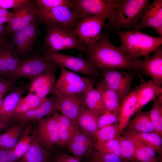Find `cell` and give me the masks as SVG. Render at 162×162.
<instances>
[{
	"mask_svg": "<svg viewBox=\"0 0 162 162\" xmlns=\"http://www.w3.org/2000/svg\"><path fill=\"white\" fill-rule=\"evenodd\" d=\"M86 46L87 60L96 69L137 71V60L130 58L112 44L108 34L102 35L97 43Z\"/></svg>",
	"mask_w": 162,
	"mask_h": 162,
	"instance_id": "6da1fadb",
	"label": "cell"
},
{
	"mask_svg": "<svg viewBox=\"0 0 162 162\" xmlns=\"http://www.w3.org/2000/svg\"><path fill=\"white\" fill-rule=\"evenodd\" d=\"M118 35L120 40L118 48L134 61L148 56L162 44V37H153L139 31L120 32Z\"/></svg>",
	"mask_w": 162,
	"mask_h": 162,
	"instance_id": "7a4b0ae2",
	"label": "cell"
},
{
	"mask_svg": "<svg viewBox=\"0 0 162 162\" xmlns=\"http://www.w3.org/2000/svg\"><path fill=\"white\" fill-rule=\"evenodd\" d=\"M72 29L56 25H46L44 44L47 51L58 52L75 49L85 52L86 46L80 41Z\"/></svg>",
	"mask_w": 162,
	"mask_h": 162,
	"instance_id": "3957f363",
	"label": "cell"
},
{
	"mask_svg": "<svg viewBox=\"0 0 162 162\" xmlns=\"http://www.w3.org/2000/svg\"><path fill=\"white\" fill-rule=\"evenodd\" d=\"M119 0H73L70 8L80 20L95 15L104 16L110 25L113 22Z\"/></svg>",
	"mask_w": 162,
	"mask_h": 162,
	"instance_id": "277c9868",
	"label": "cell"
},
{
	"mask_svg": "<svg viewBox=\"0 0 162 162\" xmlns=\"http://www.w3.org/2000/svg\"><path fill=\"white\" fill-rule=\"evenodd\" d=\"M149 3L148 0H119L110 25L117 29L131 30L138 22Z\"/></svg>",
	"mask_w": 162,
	"mask_h": 162,
	"instance_id": "5b68a950",
	"label": "cell"
},
{
	"mask_svg": "<svg viewBox=\"0 0 162 162\" xmlns=\"http://www.w3.org/2000/svg\"><path fill=\"white\" fill-rule=\"evenodd\" d=\"M59 77L53 89L59 94L71 97H79L91 86V81L74 72L61 67Z\"/></svg>",
	"mask_w": 162,
	"mask_h": 162,
	"instance_id": "8992f818",
	"label": "cell"
},
{
	"mask_svg": "<svg viewBox=\"0 0 162 162\" xmlns=\"http://www.w3.org/2000/svg\"><path fill=\"white\" fill-rule=\"evenodd\" d=\"M35 11L39 21L46 25H56L74 29L80 20L75 12L65 6H59L49 10L35 6Z\"/></svg>",
	"mask_w": 162,
	"mask_h": 162,
	"instance_id": "52a82bcc",
	"label": "cell"
},
{
	"mask_svg": "<svg viewBox=\"0 0 162 162\" xmlns=\"http://www.w3.org/2000/svg\"><path fill=\"white\" fill-rule=\"evenodd\" d=\"M44 57L47 61L59 66L68 68L73 72L85 75H101L100 72L87 60L80 57L74 56L56 52L47 51Z\"/></svg>",
	"mask_w": 162,
	"mask_h": 162,
	"instance_id": "ba28073f",
	"label": "cell"
},
{
	"mask_svg": "<svg viewBox=\"0 0 162 162\" xmlns=\"http://www.w3.org/2000/svg\"><path fill=\"white\" fill-rule=\"evenodd\" d=\"M106 18L101 15L90 16L80 20L73 33L86 46L98 42Z\"/></svg>",
	"mask_w": 162,
	"mask_h": 162,
	"instance_id": "9c48e42d",
	"label": "cell"
},
{
	"mask_svg": "<svg viewBox=\"0 0 162 162\" xmlns=\"http://www.w3.org/2000/svg\"><path fill=\"white\" fill-rule=\"evenodd\" d=\"M57 65L47 60L44 57H33L22 61L17 69L8 77L14 82L24 78L30 80L47 71L56 69Z\"/></svg>",
	"mask_w": 162,
	"mask_h": 162,
	"instance_id": "30bf717a",
	"label": "cell"
},
{
	"mask_svg": "<svg viewBox=\"0 0 162 162\" xmlns=\"http://www.w3.org/2000/svg\"><path fill=\"white\" fill-rule=\"evenodd\" d=\"M103 80L110 88L124 98L131 91V87L134 78L132 72L116 69H100Z\"/></svg>",
	"mask_w": 162,
	"mask_h": 162,
	"instance_id": "8fae6325",
	"label": "cell"
},
{
	"mask_svg": "<svg viewBox=\"0 0 162 162\" xmlns=\"http://www.w3.org/2000/svg\"><path fill=\"white\" fill-rule=\"evenodd\" d=\"M37 127L33 132L35 139L48 150L58 145L59 139V126L52 115L37 121Z\"/></svg>",
	"mask_w": 162,
	"mask_h": 162,
	"instance_id": "7c38bea8",
	"label": "cell"
},
{
	"mask_svg": "<svg viewBox=\"0 0 162 162\" xmlns=\"http://www.w3.org/2000/svg\"><path fill=\"white\" fill-rule=\"evenodd\" d=\"M58 112L78 125L77 119L81 112L85 108L82 97H71L62 95L53 89L52 92Z\"/></svg>",
	"mask_w": 162,
	"mask_h": 162,
	"instance_id": "4fadbf2b",
	"label": "cell"
},
{
	"mask_svg": "<svg viewBox=\"0 0 162 162\" xmlns=\"http://www.w3.org/2000/svg\"><path fill=\"white\" fill-rule=\"evenodd\" d=\"M151 56L136 61L137 71L150 77L157 85H162V49L160 46Z\"/></svg>",
	"mask_w": 162,
	"mask_h": 162,
	"instance_id": "5bb4252c",
	"label": "cell"
},
{
	"mask_svg": "<svg viewBox=\"0 0 162 162\" xmlns=\"http://www.w3.org/2000/svg\"><path fill=\"white\" fill-rule=\"evenodd\" d=\"M145 28L154 29L162 37V0H155L149 3L146 8L141 20L134 28L139 31Z\"/></svg>",
	"mask_w": 162,
	"mask_h": 162,
	"instance_id": "9a60e30c",
	"label": "cell"
},
{
	"mask_svg": "<svg viewBox=\"0 0 162 162\" xmlns=\"http://www.w3.org/2000/svg\"><path fill=\"white\" fill-rule=\"evenodd\" d=\"M14 16L7 25L5 34H13L27 26L35 19L34 6L29 1L13 9Z\"/></svg>",
	"mask_w": 162,
	"mask_h": 162,
	"instance_id": "2e32d148",
	"label": "cell"
},
{
	"mask_svg": "<svg viewBox=\"0 0 162 162\" xmlns=\"http://www.w3.org/2000/svg\"><path fill=\"white\" fill-rule=\"evenodd\" d=\"M96 141L78 129L66 146L73 155L80 160L83 157L89 155L93 151Z\"/></svg>",
	"mask_w": 162,
	"mask_h": 162,
	"instance_id": "e0dca14e",
	"label": "cell"
},
{
	"mask_svg": "<svg viewBox=\"0 0 162 162\" xmlns=\"http://www.w3.org/2000/svg\"><path fill=\"white\" fill-rule=\"evenodd\" d=\"M136 92V104L135 113L156 97L162 96V88L152 80L140 79V84L134 88Z\"/></svg>",
	"mask_w": 162,
	"mask_h": 162,
	"instance_id": "ac0fdd59",
	"label": "cell"
},
{
	"mask_svg": "<svg viewBox=\"0 0 162 162\" xmlns=\"http://www.w3.org/2000/svg\"><path fill=\"white\" fill-rule=\"evenodd\" d=\"M56 69L46 71L38 76L27 85L29 93H32L39 98L44 99L52 92L56 82Z\"/></svg>",
	"mask_w": 162,
	"mask_h": 162,
	"instance_id": "d6986e66",
	"label": "cell"
},
{
	"mask_svg": "<svg viewBox=\"0 0 162 162\" xmlns=\"http://www.w3.org/2000/svg\"><path fill=\"white\" fill-rule=\"evenodd\" d=\"M58 112L52 97L46 98L39 107L31 110L19 116L12 118L19 124L24 125L38 120L46 116L52 115Z\"/></svg>",
	"mask_w": 162,
	"mask_h": 162,
	"instance_id": "ffe728a7",
	"label": "cell"
},
{
	"mask_svg": "<svg viewBox=\"0 0 162 162\" xmlns=\"http://www.w3.org/2000/svg\"><path fill=\"white\" fill-rule=\"evenodd\" d=\"M37 30L34 19L24 28L13 34L16 54L25 53L30 49L37 36Z\"/></svg>",
	"mask_w": 162,
	"mask_h": 162,
	"instance_id": "44dd1931",
	"label": "cell"
},
{
	"mask_svg": "<svg viewBox=\"0 0 162 162\" xmlns=\"http://www.w3.org/2000/svg\"><path fill=\"white\" fill-rule=\"evenodd\" d=\"M21 62L13 44L6 42L0 47V75L8 77L17 69Z\"/></svg>",
	"mask_w": 162,
	"mask_h": 162,
	"instance_id": "7402d4cb",
	"label": "cell"
},
{
	"mask_svg": "<svg viewBox=\"0 0 162 162\" xmlns=\"http://www.w3.org/2000/svg\"><path fill=\"white\" fill-rule=\"evenodd\" d=\"M27 90V85L22 83L2 100L0 106V118L11 119L23 94Z\"/></svg>",
	"mask_w": 162,
	"mask_h": 162,
	"instance_id": "603a6c76",
	"label": "cell"
},
{
	"mask_svg": "<svg viewBox=\"0 0 162 162\" xmlns=\"http://www.w3.org/2000/svg\"><path fill=\"white\" fill-rule=\"evenodd\" d=\"M136 104V92L134 89L124 98L119 109L118 124L121 134L135 113Z\"/></svg>",
	"mask_w": 162,
	"mask_h": 162,
	"instance_id": "cb8c5ba5",
	"label": "cell"
},
{
	"mask_svg": "<svg viewBox=\"0 0 162 162\" xmlns=\"http://www.w3.org/2000/svg\"><path fill=\"white\" fill-rule=\"evenodd\" d=\"M101 114L86 108L83 109L77 119L80 130L87 135L94 137L98 129V122Z\"/></svg>",
	"mask_w": 162,
	"mask_h": 162,
	"instance_id": "d4e9b609",
	"label": "cell"
},
{
	"mask_svg": "<svg viewBox=\"0 0 162 162\" xmlns=\"http://www.w3.org/2000/svg\"><path fill=\"white\" fill-rule=\"evenodd\" d=\"M96 89L100 93L106 110L118 113L124 98L117 93L109 88L103 80L97 84Z\"/></svg>",
	"mask_w": 162,
	"mask_h": 162,
	"instance_id": "484cf974",
	"label": "cell"
},
{
	"mask_svg": "<svg viewBox=\"0 0 162 162\" xmlns=\"http://www.w3.org/2000/svg\"><path fill=\"white\" fill-rule=\"evenodd\" d=\"M52 115L57 121L59 126V139L58 145L61 147L66 146L76 132L79 129V126L58 112Z\"/></svg>",
	"mask_w": 162,
	"mask_h": 162,
	"instance_id": "4316f807",
	"label": "cell"
},
{
	"mask_svg": "<svg viewBox=\"0 0 162 162\" xmlns=\"http://www.w3.org/2000/svg\"><path fill=\"white\" fill-rule=\"evenodd\" d=\"M121 135L136 139L153 148L161 154L162 151V136L154 132L142 133L126 130Z\"/></svg>",
	"mask_w": 162,
	"mask_h": 162,
	"instance_id": "83f0119b",
	"label": "cell"
},
{
	"mask_svg": "<svg viewBox=\"0 0 162 162\" xmlns=\"http://www.w3.org/2000/svg\"><path fill=\"white\" fill-rule=\"evenodd\" d=\"M49 158L48 149L35 138L29 149L18 162H48Z\"/></svg>",
	"mask_w": 162,
	"mask_h": 162,
	"instance_id": "f1b7e54d",
	"label": "cell"
},
{
	"mask_svg": "<svg viewBox=\"0 0 162 162\" xmlns=\"http://www.w3.org/2000/svg\"><path fill=\"white\" fill-rule=\"evenodd\" d=\"M127 130L142 133L154 132L153 126L150 119L149 110L137 112L133 119L130 121Z\"/></svg>",
	"mask_w": 162,
	"mask_h": 162,
	"instance_id": "f546056e",
	"label": "cell"
},
{
	"mask_svg": "<svg viewBox=\"0 0 162 162\" xmlns=\"http://www.w3.org/2000/svg\"><path fill=\"white\" fill-rule=\"evenodd\" d=\"M82 98L86 108L101 114L106 110L100 93L92 85L82 94Z\"/></svg>",
	"mask_w": 162,
	"mask_h": 162,
	"instance_id": "4dcf8cb0",
	"label": "cell"
},
{
	"mask_svg": "<svg viewBox=\"0 0 162 162\" xmlns=\"http://www.w3.org/2000/svg\"><path fill=\"white\" fill-rule=\"evenodd\" d=\"M46 98L42 99L32 93L28 92L27 95L22 97L19 101L13 113L11 119L39 107Z\"/></svg>",
	"mask_w": 162,
	"mask_h": 162,
	"instance_id": "1f68e13d",
	"label": "cell"
},
{
	"mask_svg": "<svg viewBox=\"0 0 162 162\" xmlns=\"http://www.w3.org/2000/svg\"><path fill=\"white\" fill-rule=\"evenodd\" d=\"M149 115L154 132L162 136V96L156 97L153 100Z\"/></svg>",
	"mask_w": 162,
	"mask_h": 162,
	"instance_id": "d6a6232c",
	"label": "cell"
},
{
	"mask_svg": "<svg viewBox=\"0 0 162 162\" xmlns=\"http://www.w3.org/2000/svg\"><path fill=\"white\" fill-rule=\"evenodd\" d=\"M35 139L34 134L29 127L25 128L23 132L13 148L18 160L29 149Z\"/></svg>",
	"mask_w": 162,
	"mask_h": 162,
	"instance_id": "836d02e7",
	"label": "cell"
},
{
	"mask_svg": "<svg viewBox=\"0 0 162 162\" xmlns=\"http://www.w3.org/2000/svg\"><path fill=\"white\" fill-rule=\"evenodd\" d=\"M118 123L98 129L94 137L96 143L105 142L121 137Z\"/></svg>",
	"mask_w": 162,
	"mask_h": 162,
	"instance_id": "e575fe53",
	"label": "cell"
},
{
	"mask_svg": "<svg viewBox=\"0 0 162 162\" xmlns=\"http://www.w3.org/2000/svg\"><path fill=\"white\" fill-rule=\"evenodd\" d=\"M119 139H115L105 142L96 143L94 150L118 156L121 158Z\"/></svg>",
	"mask_w": 162,
	"mask_h": 162,
	"instance_id": "d590c367",
	"label": "cell"
},
{
	"mask_svg": "<svg viewBox=\"0 0 162 162\" xmlns=\"http://www.w3.org/2000/svg\"><path fill=\"white\" fill-rule=\"evenodd\" d=\"M121 158L128 161L134 160L135 144L132 138L130 137L122 136L120 138Z\"/></svg>",
	"mask_w": 162,
	"mask_h": 162,
	"instance_id": "8d00e7d4",
	"label": "cell"
},
{
	"mask_svg": "<svg viewBox=\"0 0 162 162\" xmlns=\"http://www.w3.org/2000/svg\"><path fill=\"white\" fill-rule=\"evenodd\" d=\"M24 125L20 124H10L5 132L0 134V148H5L7 143L17 133L23 131Z\"/></svg>",
	"mask_w": 162,
	"mask_h": 162,
	"instance_id": "74e56055",
	"label": "cell"
},
{
	"mask_svg": "<svg viewBox=\"0 0 162 162\" xmlns=\"http://www.w3.org/2000/svg\"><path fill=\"white\" fill-rule=\"evenodd\" d=\"M89 155L88 162H123L117 155L95 150Z\"/></svg>",
	"mask_w": 162,
	"mask_h": 162,
	"instance_id": "f35d334b",
	"label": "cell"
},
{
	"mask_svg": "<svg viewBox=\"0 0 162 162\" xmlns=\"http://www.w3.org/2000/svg\"><path fill=\"white\" fill-rule=\"evenodd\" d=\"M36 6L40 9L49 10L55 7L64 6L70 9L71 0H36L34 1Z\"/></svg>",
	"mask_w": 162,
	"mask_h": 162,
	"instance_id": "ab89813d",
	"label": "cell"
},
{
	"mask_svg": "<svg viewBox=\"0 0 162 162\" xmlns=\"http://www.w3.org/2000/svg\"><path fill=\"white\" fill-rule=\"evenodd\" d=\"M118 113L106 110L100 116L98 122V128L118 123Z\"/></svg>",
	"mask_w": 162,
	"mask_h": 162,
	"instance_id": "60d3db41",
	"label": "cell"
},
{
	"mask_svg": "<svg viewBox=\"0 0 162 162\" xmlns=\"http://www.w3.org/2000/svg\"><path fill=\"white\" fill-rule=\"evenodd\" d=\"M131 138L135 144L134 160L140 162H152L157 160L152 158L148 155L139 145L136 139Z\"/></svg>",
	"mask_w": 162,
	"mask_h": 162,
	"instance_id": "b9f144b4",
	"label": "cell"
},
{
	"mask_svg": "<svg viewBox=\"0 0 162 162\" xmlns=\"http://www.w3.org/2000/svg\"><path fill=\"white\" fill-rule=\"evenodd\" d=\"M29 1L26 0H0V8L7 10L18 8Z\"/></svg>",
	"mask_w": 162,
	"mask_h": 162,
	"instance_id": "7bdbcfd3",
	"label": "cell"
},
{
	"mask_svg": "<svg viewBox=\"0 0 162 162\" xmlns=\"http://www.w3.org/2000/svg\"><path fill=\"white\" fill-rule=\"evenodd\" d=\"M15 82L0 78V96L4 95L13 86Z\"/></svg>",
	"mask_w": 162,
	"mask_h": 162,
	"instance_id": "ee69618b",
	"label": "cell"
},
{
	"mask_svg": "<svg viewBox=\"0 0 162 162\" xmlns=\"http://www.w3.org/2000/svg\"><path fill=\"white\" fill-rule=\"evenodd\" d=\"M54 162H80V160L74 156L61 154L57 156Z\"/></svg>",
	"mask_w": 162,
	"mask_h": 162,
	"instance_id": "f6af8a7d",
	"label": "cell"
},
{
	"mask_svg": "<svg viewBox=\"0 0 162 162\" xmlns=\"http://www.w3.org/2000/svg\"><path fill=\"white\" fill-rule=\"evenodd\" d=\"M136 139L139 145L148 155L153 159L157 160L156 155V151L151 147L143 143L140 141Z\"/></svg>",
	"mask_w": 162,
	"mask_h": 162,
	"instance_id": "bcb514c9",
	"label": "cell"
},
{
	"mask_svg": "<svg viewBox=\"0 0 162 162\" xmlns=\"http://www.w3.org/2000/svg\"><path fill=\"white\" fill-rule=\"evenodd\" d=\"M8 162H18L16 156L13 148L8 149L7 154Z\"/></svg>",
	"mask_w": 162,
	"mask_h": 162,
	"instance_id": "7dc6e473",
	"label": "cell"
},
{
	"mask_svg": "<svg viewBox=\"0 0 162 162\" xmlns=\"http://www.w3.org/2000/svg\"><path fill=\"white\" fill-rule=\"evenodd\" d=\"M8 149L0 148V162H8Z\"/></svg>",
	"mask_w": 162,
	"mask_h": 162,
	"instance_id": "c3c4849f",
	"label": "cell"
},
{
	"mask_svg": "<svg viewBox=\"0 0 162 162\" xmlns=\"http://www.w3.org/2000/svg\"><path fill=\"white\" fill-rule=\"evenodd\" d=\"M11 119L0 118V131L8 128L11 124Z\"/></svg>",
	"mask_w": 162,
	"mask_h": 162,
	"instance_id": "681fc988",
	"label": "cell"
},
{
	"mask_svg": "<svg viewBox=\"0 0 162 162\" xmlns=\"http://www.w3.org/2000/svg\"><path fill=\"white\" fill-rule=\"evenodd\" d=\"M13 16L14 13L13 15L12 16H4L0 17V25H3L4 23L6 22L9 23Z\"/></svg>",
	"mask_w": 162,
	"mask_h": 162,
	"instance_id": "f907efd6",
	"label": "cell"
},
{
	"mask_svg": "<svg viewBox=\"0 0 162 162\" xmlns=\"http://www.w3.org/2000/svg\"><path fill=\"white\" fill-rule=\"evenodd\" d=\"M13 13L8 11L7 10L0 8V17L4 16H10Z\"/></svg>",
	"mask_w": 162,
	"mask_h": 162,
	"instance_id": "816d5d0a",
	"label": "cell"
},
{
	"mask_svg": "<svg viewBox=\"0 0 162 162\" xmlns=\"http://www.w3.org/2000/svg\"><path fill=\"white\" fill-rule=\"evenodd\" d=\"M7 28V26L0 25V37L2 36L5 34V32Z\"/></svg>",
	"mask_w": 162,
	"mask_h": 162,
	"instance_id": "f5cc1de1",
	"label": "cell"
},
{
	"mask_svg": "<svg viewBox=\"0 0 162 162\" xmlns=\"http://www.w3.org/2000/svg\"><path fill=\"white\" fill-rule=\"evenodd\" d=\"M6 42L4 36L0 37V47Z\"/></svg>",
	"mask_w": 162,
	"mask_h": 162,
	"instance_id": "db71d44e",
	"label": "cell"
},
{
	"mask_svg": "<svg viewBox=\"0 0 162 162\" xmlns=\"http://www.w3.org/2000/svg\"><path fill=\"white\" fill-rule=\"evenodd\" d=\"M4 95H1L0 96V106L2 103V102L3 100V97Z\"/></svg>",
	"mask_w": 162,
	"mask_h": 162,
	"instance_id": "11a10c76",
	"label": "cell"
},
{
	"mask_svg": "<svg viewBox=\"0 0 162 162\" xmlns=\"http://www.w3.org/2000/svg\"><path fill=\"white\" fill-rule=\"evenodd\" d=\"M136 162H138V161H135ZM162 162V161H160V162H158L157 160H156V161H154L153 162Z\"/></svg>",
	"mask_w": 162,
	"mask_h": 162,
	"instance_id": "9f6ffc18",
	"label": "cell"
},
{
	"mask_svg": "<svg viewBox=\"0 0 162 162\" xmlns=\"http://www.w3.org/2000/svg\"><path fill=\"white\" fill-rule=\"evenodd\" d=\"M133 162H135V161H133Z\"/></svg>",
	"mask_w": 162,
	"mask_h": 162,
	"instance_id": "6f0895ef",
	"label": "cell"
}]
</instances>
